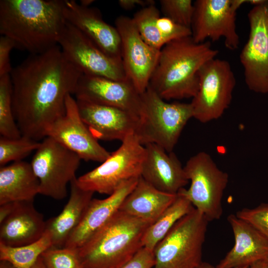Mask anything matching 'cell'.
<instances>
[{"instance_id":"52a82bcc","label":"cell","mask_w":268,"mask_h":268,"mask_svg":"<svg viewBox=\"0 0 268 268\" xmlns=\"http://www.w3.org/2000/svg\"><path fill=\"white\" fill-rule=\"evenodd\" d=\"M189 181L188 189L178 193L185 196L193 206L210 222L223 214L222 198L229 180L228 174L220 169L211 156L201 151L189 158L184 166Z\"/></svg>"},{"instance_id":"d4e9b609","label":"cell","mask_w":268,"mask_h":268,"mask_svg":"<svg viewBox=\"0 0 268 268\" xmlns=\"http://www.w3.org/2000/svg\"><path fill=\"white\" fill-rule=\"evenodd\" d=\"M177 194L160 191L141 176L120 210L152 224L175 201Z\"/></svg>"},{"instance_id":"3957f363","label":"cell","mask_w":268,"mask_h":268,"mask_svg":"<svg viewBox=\"0 0 268 268\" xmlns=\"http://www.w3.org/2000/svg\"><path fill=\"white\" fill-rule=\"evenodd\" d=\"M218 54L209 41L198 43L191 36L173 40L161 49L148 86L165 100L193 98L200 69Z\"/></svg>"},{"instance_id":"7c38bea8","label":"cell","mask_w":268,"mask_h":268,"mask_svg":"<svg viewBox=\"0 0 268 268\" xmlns=\"http://www.w3.org/2000/svg\"><path fill=\"white\" fill-rule=\"evenodd\" d=\"M58 45L67 59L83 74L118 81L128 80L122 60L105 53L67 21Z\"/></svg>"},{"instance_id":"4316f807","label":"cell","mask_w":268,"mask_h":268,"mask_svg":"<svg viewBox=\"0 0 268 268\" xmlns=\"http://www.w3.org/2000/svg\"><path fill=\"white\" fill-rule=\"evenodd\" d=\"M194 208L191 202L179 193L173 203L146 230L142 239L143 247L153 251L156 245L174 225Z\"/></svg>"},{"instance_id":"e575fe53","label":"cell","mask_w":268,"mask_h":268,"mask_svg":"<svg viewBox=\"0 0 268 268\" xmlns=\"http://www.w3.org/2000/svg\"><path fill=\"white\" fill-rule=\"evenodd\" d=\"M14 48H16V45L11 39L1 35L0 37V76L10 74L12 71L10 54Z\"/></svg>"},{"instance_id":"ab89813d","label":"cell","mask_w":268,"mask_h":268,"mask_svg":"<svg viewBox=\"0 0 268 268\" xmlns=\"http://www.w3.org/2000/svg\"><path fill=\"white\" fill-rule=\"evenodd\" d=\"M0 268H15L9 262L5 261H0Z\"/></svg>"},{"instance_id":"d590c367","label":"cell","mask_w":268,"mask_h":268,"mask_svg":"<svg viewBox=\"0 0 268 268\" xmlns=\"http://www.w3.org/2000/svg\"><path fill=\"white\" fill-rule=\"evenodd\" d=\"M118 2L120 6L125 10H130L138 5L143 8L155 3L153 0H119Z\"/></svg>"},{"instance_id":"f546056e","label":"cell","mask_w":268,"mask_h":268,"mask_svg":"<svg viewBox=\"0 0 268 268\" xmlns=\"http://www.w3.org/2000/svg\"><path fill=\"white\" fill-rule=\"evenodd\" d=\"M40 142L22 135L17 138L4 136L0 138V165L3 166L10 161H18L29 155L39 147Z\"/></svg>"},{"instance_id":"44dd1931","label":"cell","mask_w":268,"mask_h":268,"mask_svg":"<svg viewBox=\"0 0 268 268\" xmlns=\"http://www.w3.org/2000/svg\"><path fill=\"white\" fill-rule=\"evenodd\" d=\"M234 244L219 263L218 268H241L268 258V239L249 223L230 214L227 218Z\"/></svg>"},{"instance_id":"4dcf8cb0","label":"cell","mask_w":268,"mask_h":268,"mask_svg":"<svg viewBox=\"0 0 268 268\" xmlns=\"http://www.w3.org/2000/svg\"><path fill=\"white\" fill-rule=\"evenodd\" d=\"M41 257L46 268H84L78 249L51 247Z\"/></svg>"},{"instance_id":"7bdbcfd3","label":"cell","mask_w":268,"mask_h":268,"mask_svg":"<svg viewBox=\"0 0 268 268\" xmlns=\"http://www.w3.org/2000/svg\"><path fill=\"white\" fill-rule=\"evenodd\" d=\"M267 268H268V258L266 260Z\"/></svg>"},{"instance_id":"484cf974","label":"cell","mask_w":268,"mask_h":268,"mask_svg":"<svg viewBox=\"0 0 268 268\" xmlns=\"http://www.w3.org/2000/svg\"><path fill=\"white\" fill-rule=\"evenodd\" d=\"M39 194L40 182L30 163L21 160L0 166V205L33 201Z\"/></svg>"},{"instance_id":"d6986e66","label":"cell","mask_w":268,"mask_h":268,"mask_svg":"<svg viewBox=\"0 0 268 268\" xmlns=\"http://www.w3.org/2000/svg\"><path fill=\"white\" fill-rule=\"evenodd\" d=\"M139 178L126 182L107 198L92 199L64 247L80 248L107 224L119 211L123 202L134 189Z\"/></svg>"},{"instance_id":"1f68e13d","label":"cell","mask_w":268,"mask_h":268,"mask_svg":"<svg viewBox=\"0 0 268 268\" xmlns=\"http://www.w3.org/2000/svg\"><path fill=\"white\" fill-rule=\"evenodd\" d=\"M161 10L166 16L177 24L191 29L194 10L191 0H161Z\"/></svg>"},{"instance_id":"4fadbf2b","label":"cell","mask_w":268,"mask_h":268,"mask_svg":"<svg viewBox=\"0 0 268 268\" xmlns=\"http://www.w3.org/2000/svg\"><path fill=\"white\" fill-rule=\"evenodd\" d=\"M115 25L121 38V60L126 77L141 94L149 86L160 51L143 40L132 18L119 16Z\"/></svg>"},{"instance_id":"83f0119b","label":"cell","mask_w":268,"mask_h":268,"mask_svg":"<svg viewBox=\"0 0 268 268\" xmlns=\"http://www.w3.org/2000/svg\"><path fill=\"white\" fill-rule=\"evenodd\" d=\"M52 247L51 236L45 231L38 240L26 245L13 247L0 243V260L9 262L15 268H31Z\"/></svg>"},{"instance_id":"cb8c5ba5","label":"cell","mask_w":268,"mask_h":268,"mask_svg":"<svg viewBox=\"0 0 268 268\" xmlns=\"http://www.w3.org/2000/svg\"><path fill=\"white\" fill-rule=\"evenodd\" d=\"M76 177L70 183L69 199L62 212L46 221V230L51 236L52 247L63 248L68 237L80 222L94 193L80 188Z\"/></svg>"},{"instance_id":"60d3db41","label":"cell","mask_w":268,"mask_h":268,"mask_svg":"<svg viewBox=\"0 0 268 268\" xmlns=\"http://www.w3.org/2000/svg\"><path fill=\"white\" fill-rule=\"evenodd\" d=\"M94 1L93 0H80L79 4L83 6L89 7Z\"/></svg>"},{"instance_id":"2e32d148","label":"cell","mask_w":268,"mask_h":268,"mask_svg":"<svg viewBox=\"0 0 268 268\" xmlns=\"http://www.w3.org/2000/svg\"><path fill=\"white\" fill-rule=\"evenodd\" d=\"M73 94L76 100L123 109L138 117L141 112V94L128 80L83 74Z\"/></svg>"},{"instance_id":"8fae6325","label":"cell","mask_w":268,"mask_h":268,"mask_svg":"<svg viewBox=\"0 0 268 268\" xmlns=\"http://www.w3.org/2000/svg\"><path fill=\"white\" fill-rule=\"evenodd\" d=\"M249 33L240 54L245 83L256 93H268V0L248 13Z\"/></svg>"},{"instance_id":"5b68a950","label":"cell","mask_w":268,"mask_h":268,"mask_svg":"<svg viewBox=\"0 0 268 268\" xmlns=\"http://www.w3.org/2000/svg\"><path fill=\"white\" fill-rule=\"evenodd\" d=\"M141 100L135 135L143 145L154 143L172 152L187 123L193 118L191 103L167 102L149 86L141 94Z\"/></svg>"},{"instance_id":"8992f818","label":"cell","mask_w":268,"mask_h":268,"mask_svg":"<svg viewBox=\"0 0 268 268\" xmlns=\"http://www.w3.org/2000/svg\"><path fill=\"white\" fill-rule=\"evenodd\" d=\"M208 222L194 207L155 247L153 268H198Z\"/></svg>"},{"instance_id":"6da1fadb","label":"cell","mask_w":268,"mask_h":268,"mask_svg":"<svg viewBox=\"0 0 268 268\" xmlns=\"http://www.w3.org/2000/svg\"><path fill=\"white\" fill-rule=\"evenodd\" d=\"M83 73L58 45L32 54L10 73L15 119L21 134L40 141L65 112L67 96L73 94Z\"/></svg>"},{"instance_id":"7402d4cb","label":"cell","mask_w":268,"mask_h":268,"mask_svg":"<svg viewBox=\"0 0 268 268\" xmlns=\"http://www.w3.org/2000/svg\"><path fill=\"white\" fill-rule=\"evenodd\" d=\"M46 224L33 201L17 202L11 213L0 223V243L16 247L36 242L44 234Z\"/></svg>"},{"instance_id":"9c48e42d","label":"cell","mask_w":268,"mask_h":268,"mask_svg":"<svg viewBox=\"0 0 268 268\" xmlns=\"http://www.w3.org/2000/svg\"><path fill=\"white\" fill-rule=\"evenodd\" d=\"M199 89L192 98L193 118L206 123L221 117L229 107L236 80L228 61L216 58L200 69Z\"/></svg>"},{"instance_id":"30bf717a","label":"cell","mask_w":268,"mask_h":268,"mask_svg":"<svg viewBox=\"0 0 268 268\" xmlns=\"http://www.w3.org/2000/svg\"><path fill=\"white\" fill-rule=\"evenodd\" d=\"M80 158L50 136L40 142L31 165L40 182V194L55 200L67 196V186L74 179Z\"/></svg>"},{"instance_id":"8d00e7d4","label":"cell","mask_w":268,"mask_h":268,"mask_svg":"<svg viewBox=\"0 0 268 268\" xmlns=\"http://www.w3.org/2000/svg\"><path fill=\"white\" fill-rule=\"evenodd\" d=\"M16 202H8L0 205V223L11 213L16 206Z\"/></svg>"},{"instance_id":"ffe728a7","label":"cell","mask_w":268,"mask_h":268,"mask_svg":"<svg viewBox=\"0 0 268 268\" xmlns=\"http://www.w3.org/2000/svg\"><path fill=\"white\" fill-rule=\"evenodd\" d=\"M144 146L145 154L140 176L160 191L177 194L189 182L184 166L173 152H168L154 143Z\"/></svg>"},{"instance_id":"836d02e7","label":"cell","mask_w":268,"mask_h":268,"mask_svg":"<svg viewBox=\"0 0 268 268\" xmlns=\"http://www.w3.org/2000/svg\"><path fill=\"white\" fill-rule=\"evenodd\" d=\"M153 251L143 247L126 264L119 268H153Z\"/></svg>"},{"instance_id":"d6a6232c","label":"cell","mask_w":268,"mask_h":268,"mask_svg":"<svg viewBox=\"0 0 268 268\" xmlns=\"http://www.w3.org/2000/svg\"><path fill=\"white\" fill-rule=\"evenodd\" d=\"M236 215L251 224L268 239V203H261L253 208H242Z\"/></svg>"},{"instance_id":"277c9868","label":"cell","mask_w":268,"mask_h":268,"mask_svg":"<svg viewBox=\"0 0 268 268\" xmlns=\"http://www.w3.org/2000/svg\"><path fill=\"white\" fill-rule=\"evenodd\" d=\"M150 223L119 210L78 249L84 268H119L142 247Z\"/></svg>"},{"instance_id":"ba28073f","label":"cell","mask_w":268,"mask_h":268,"mask_svg":"<svg viewBox=\"0 0 268 268\" xmlns=\"http://www.w3.org/2000/svg\"><path fill=\"white\" fill-rule=\"evenodd\" d=\"M145 154L144 146L135 134L131 135L100 165L76 178V183L84 190L110 195L140 176Z\"/></svg>"},{"instance_id":"603a6c76","label":"cell","mask_w":268,"mask_h":268,"mask_svg":"<svg viewBox=\"0 0 268 268\" xmlns=\"http://www.w3.org/2000/svg\"><path fill=\"white\" fill-rule=\"evenodd\" d=\"M132 18L143 40L158 50L173 40L192 35L190 28L161 16L155 4L141 8Z\"/></svg>"},{"instance_id":"74e56055","label":"cell","mask_w":268,"mask_h":268,"mask_svg":"<svg viewBox=\"0 0 268 268\" xmlns=\"http://www.w3.org/2000/svg\"><path fill=\"white\" fill-rule=\"evenodd\" d=\"M248 268H267L266 260L258 262L250 266Z\"/></svg>"},{"instance_id":"7a4b0ae2","label":"cell","mask_w":268,"mask_h":268,"mask_svg":"<svg viewBox=\"0 0 268 268\" xmlns=\"http://www.w3.org/2000/svg\"><path fill=\"white\" fill-rule=\"evenodd\" d=\"M63 0H1L0 33L32 54L58 45L66 24Z\"/></svg>"},{"instance_id":"ac0fdd59","label":"cell","mask_w":268,"mask_h":268,"mask_svg":"<svg viewBox=\"0 0 268 268\" xmlns=\"http://www.w3.org/2000/svg\"><path fill=\"white\" fill-rule=\"evenodd\" d=\"M64 16L75 27L108 55L121 60V41L115 27L103 19L98 9L83 6L74 0H65Z\"/></svg>"},{"instance_id":"b9f144b4","label":"cell","mask_w":268,"mask_h":268,"mask_svg":"<svg viewBox=\"0 0 268 268\" xmlns=\"http://www.w3.org/2000/svg\"><path fill=\"white\" fill-rule=\"evenodd\" d=\"M248 268L249 267L241 268ZM198 268H218L216 267H214L208 263L202 262V263L200 265V266Z\"/></svg>"},{"instance_id":"9a60e30c","label":"cell","mask_w":268,"mask_h":268,"mask_svg":"<svg viewBox=\"0 0 268 268\" xmlns=\"http://www.w3.org/2000/svg\"><path fill=\"white\" fill-rule=\"evenodd\" d=\"M46 136L54 138L86 161L102 163L111 154L89 131L71 94L66 97L65 114L48 128Z\"/></svg>"},{"instance_id":"e0dca14e","label":"cell","mask_w":268,"mask_h":268,"mask_svg":"<svg viewBox=\"0 0 268 268\" xmlns=\"http://www.w3.org/2000/svg\"><path fill=\"white\" fill-rule=\"evenodd\" d=\"M76 100L82 120L97 140L122 141L135 134L139 122L137 115L117 107Z\"/></svg>"},{"instance_id":"f1b7e54d","label":"cell","mask_w":268,"mask_h":268,"mask_svg":"<svg viewBox=\"0 0 268 268\" xmlns=\"http://www.w3.org/2000/svg\"><path fill=\"white\" fill-rule=\"evenodd\" d=\"M0 134L2 136L10 138H17L22 135L13 113L10 74L0 76Z\"/></svg>"},{"instance_id":"f35d334b","label":"cell","mask_w":268,"mask_h":268,"mask_svg":"<svg viewBox=\"0 0 268 268\" xmlns=\"http://www.w3.org/2000/svg\"><path fill=\"white\" fill-rule=\"evenodd\" d=\"M31 268H46L41 257Z\"/></svg>"},{"instance_id":"5bb4252c","label":"cell","mask_w":268,"mask_h":268,"mask_svg":"<svg viewBox=\"0 0 268 268\" xmlns=\"http://www.w3.org/2000/svg\"><path fill=\"white\" fill-rule=\"evenodd\" d=\"M191 26L192 37L198 43L224 39L229 50L237 49L240 38L236 29V11L230 0H197Z\"/></svg>"}]
</instances>
